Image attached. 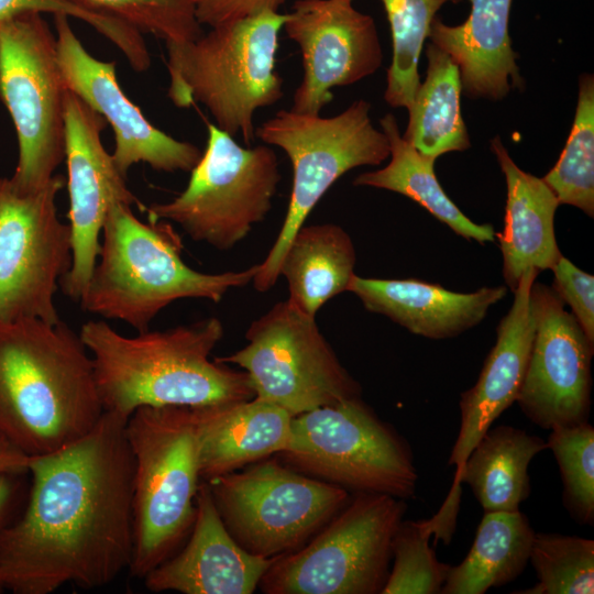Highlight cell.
Listing matches in <instances>:
<instances>
[{"instance_id": "30", "label": "cell", "mask_w": 594, "mask_h": 594, "mask_svg": "<svg viewBox=\"0 0 594 594\" xmlns=\"http://www.w3.org/2000/svg\"><path fill=\"white\" fill-rule=\"evenodd\" d=\"M391 26L393 56L384 99L393 108L413 106L420 85L418 63L432 20L447 2L461 0H381Z\"/></svg>"}, {"instance_id": "7", "label": "cell", "mask_w": 594, "mask_h": 594, "mask_svg": "<svg viewBox=\"0 0 594 594\" xmlns=\"http://www.w3.org/2000/svg\"><path fill=\"white\" fill-rule=\"evenodd\" d=\"M371 105L359 99L341 113L279 110L255 129L266 145L282 148L290 160L293 186L278 235L252 279L257 292L273 288L284 252L318 201L346 172L380 165L389 157V142L370 117Z\"/></svg>"}, {"instance_id": "6", "label": "cell", "mask_w": 594, "mask_h": 594, "mask_svg": "<svg viewBox=\"0 0 594 594\" xmlns=\"http://www.w3.org/2000/svg\"><path fill=\"white\" fill-rule=\"evenodd\" d=\"M125 433L134 459L129 572L144 579L191 530L201 480L198 439L191 408L177 406L138 408Z\"/></svg>"}, {"instance_id": "24", "label": "cell", "mask_w": 594, "mask_h": 594, "mask_svg": "<svg viewBox=\"0 0 594 594\" xmlns=\"http://www.w3.org/2000/svg\"><path fill=\"white\" fill-rule=\"evenodd\" d=\"M491 148L507 186L504 230L496 235L503 277L514 292L524 272L551 270L562 256L554 233V216L560 204L542 178L516 165L498 136L491 141Z\"/></svg>"}, {"instance_id": "4", "label": "cell", "mask_w": 594, "mask_h": 594, "mask_svg": "<svg viewBox=\"0 0 594 594\" xmlns=\"http://www.w3.org/2000/svg\"><path fill=\"white\" fill-rule=\"evenodd\" d=\"M182 238L165 220L143 222L130 205L113 202L106 216L100 251L80 306L138 332L172 302L185 298L219 302L232 288L252 282L258 264L209 274L182 258Z\"/></svg>"}, {"instance_id": "17", "label": "cell", "mask_w": 594, "mask_h": 594, "mask_svg": "<svg viewBox=\"0 0 594 594\" xmlns=\"http://www.w3.org/2000/svg\"><path fill=\"white\" fill-rule=\"evenodd\" d=\"M283 29L302 58L294 111L320 113L333 99L332 88L355 84L382 65L375 22L358 11L352 0H296Z\"/></svg>"}, {"instance_id": "27", "label": "cell", "mask_w": 594, "mask_h": 594, "mask_svg": "<svg viewBox=\"0 0 594 594\" xmlns=\"http://www.w3.org/2000/svg\"><path fill=\"white\" fill-rule=\"evenodd\" d=\"M534 536L520 510L484 513L469 553L450 565L440 594H484L513 582L528 564Z\"/></svg>"}, {"instance_id": "11", "label": "cell", "mask_w": 594, "mask_h": 594, "mask_svg": "<svg viewBox=\"0 0 594 594\" xmlns=\"http://www.w3.org/2000/svg\"><path fill=\"white\" fill-rule=\"evenodd\" d=\"M67 88L56 37L40 12L0 20V101L19 147L11 179L24 190L44 186L64 161Z\"/></svg>"}, {"instance_id": "15", "label": "cell", "mask_w": 594, "mask_h": 594, "mask_svg": "<svg viewBox=\"0 0 594 594\" xmlns=\"http://www.w3.org/2000/svg\"><path fill=\"white\" fill-rule=\"evenodd\" d=\"M64 160L67 165L72 265L62 277L63 293L80 301L100 251L110 206L121 201L145 211L101 141L107 121L74 92L65 96Z\"/></svg>"}, {"instance_id": "13", "label": "cell", "mask_w": 594, "mask_h": 594, "mask_svg": "<svg viewBox=\"0 0 594 594\" xmlns=\"http://www.w3.org/2000/svg\"><path fill=\"white\" fill-rule=\"evenodd\" d=\"M315 318L287 299L277 302L250 324L244 348L215 360L241 367L255 397L293 417L361 397V385L343 367Z\"/></svg>"}, {"instance_id": "35", "label": "cell", "mask_w": 594, "mask_h": 594, "mask_svg": "<svg viewBox=\"0 0 594 594\" xmlns=\"http://www.w3.org/2000/svg\"><path fill=\"white\" fill-rule=\"evenodd\" d=\"M117 19L141 34L148 33L166 44H183L202 35L195 0H70Z\"/></svg>"}, {"instance_id": "31", "label": "cell", "mask_w": 594, "mask_h": 594, "mask_svg": "<svg viewBox=\"0 0 594 594\" xmlns=\"http://www.w3.org/2000/svg\"><path fill=\"white\" fill-rule=\"evenodd\" d=\"M559 204L594 216V77L580 76L578 106L566 144L542 178Z\"/></svg>"}, {"instance_id": "20", "label": "cell", "mask_w": 594, "mask_h": 594, "mask_svg": "<svg viewBox=\"0 0 594 594\" xmlns=\"http://www.w3.org/2000/svg\"><path fill=\"white\" fill-rule=\"evenodd\" d=\"M538 274L530 268L521 275L476 383L461 394V425L448 459L455 470L462 468L476 442L518 397L535 334L530 289Z\"/></svg>"}, {"instance_id": "3", "label": "cell", "mask_w": 594, "mask_h": 594, "mask_svg": "<svg viewBox=\"0 0 594 594\" xmlns=\"http://www.w3.org/2000/svg\"><path fill=\"white\" fill-rule=\"evenodd\" d=\"M102 415L79 333L62 320L0 321V435L9 443L29 458L53 453Z\"/></svg>"}, {"instance_id": "34", "label": "cell", "mask_w": 594, "mask_h": 594, "mask_svg": "<svg viewBox=\"0 0 594 594\" xmlns=\"http://www.w3.org/2000/svg\"><path fill=\"white\" fill-rule=\"evenodd\" d=\"M562 479V503L581 525L594 522V428L588 421L554 427L547 439Z\"/></svg>"}, {"instance_id": "23", "label": "cell", "mask_w": 594, "mask_h": 594, "mask_svg": "<svg viewBox=\"0 0 594 594\" xmlns=\"http://www.w3.org/2000/svg\"><path fill=\"white\" fill-rule=\"evenodd\" d=\"M202 481L283 452L290 437L293 416L258 397L191 408Z\"/></svg>"}, {"instance_id": "29", "label": "cell", "mask_w": 594, "mask_h": 594, "mask_svg": "<svg viewBox=\"0 0 594 594\" xmlns=\"http://www.w3.org/2000/svg\"><path fill=\"white\" fill-rule=\"evenodd\" d=\"M428 68L419 85L409 122L403 138L425 158L470 147L466 127L461 116L462 84L459 67L444 51L429 44L426 50Z\"/></svg>"}, {"instance_id": "10", "label": "cell", "mask_w": 594, "mask_h": 594, "mask_svg": "<svg viewBox=\"0 0 594 594\" xmlns=\"http://www.w3.org/2000/svg\"><path fill=\"white\" fill-rule=\"evenodd\" d=\"M206 148L174 199L145 208L148 219L178 224L194 241L227 251L248 237L272 209L280 182L276 153L263 144L243 147L216 124Z\"/></svg>"}, {"instance_id": "28", "label": "cell", "mask_w": 594, "mask_h": 594, "mask_svg": "<svg viewBox=\"0 0 594 594\" xmlns=\"http://www.w3.org/2000/svg\"><path fill=\"white\" fill-rule=\"evenodd\" d=\"M380 123L389 142L391 161L383 168L359 175L353 185L402 194L464 239L481 244L494 241L497 233L492 224L473 222L447 196L436 177L435 162L425 158L403 138L395 117L387 113Z\"/></svg>"}, {"instance_id": "21", "label": "cell", "mask_w": 594, "mask_h": 594, "mask_svg": "<svg viewBox=\"0 0 594 594\" xmlns=\"http://www.w3.org/2000/svg\"><path fill=\"white\" fill-rule=\"evenodd\" d=\"M348 292L366 310L389 318L414 334L447 339L479 324L488 309L506 296L507 287L455 293L417 278L381 279L354 274Z\"/></svg>"}, {"instance_id": "18", "label": "cell", "mask_w": 594, "mask_h": 594, "mask_svg": "<svg viewBox=\"0 0 594 594\" xmlns=\"http://www.w3.org/2000/svg\"><path fill=\"white\" fill-rule=\"evenodd\" d=\"M59 68L67 90L74 92L110 124L114 133L112 158L127 177L145 163L157 172H190L202 152L154 127L123 92L116 63L94 57L74 33L68 16L54 15Z\"/></svg>"}, {"instance_id": "9", "label": "cell", "mask_w": 594, "mask_h": 594, "mask_svg": "<svg viewBox=\"0 0 594 594\" xmlns=\"http://www.w3.org/2000/svg\"><path fill=\"white\" fill-rule=\"evenodd\" d=\"M405 499L355 493L304 547L276 558L260 581L267 594H382Z\"/></svg>"}, {"instance_id": "2", "label": "cell", "mask_w": 594, "mask_h": 594, "mask_svg": "<svg viewBox=\"0 0 594 594\" xmlns=\"http://www.w3.org/2000/svg\"><path fill=\"white\" fill-rule=\"evenodd\" d=\"M224 330L217 317L134 337L103 320L81 324L103 411L129 418L141 407H204L255 397L246 372L210 360Z\"/></svg>"}, {"instance_id": "12", "label": "cell", "mask_w": 594, "mask_h": 594, "mask_svg": "<svg viewBox=\"0 0 594 594\" xmlns=\"http://www.w3.org/2000/svg\"><path fill=\"white\" fill-rule=\"evenodd\" d=\"M213 503L249 553L276 558L297 550L350 501L349 491L264 459L210 481Z\"/></svg>"}, {"instance_id": "25", "label": "cell", "mask_w": 594, "mask_h": 594, "mask_svg": "<svg viewBox=\"0 0 594 594\" xmlns=\"http://www.w3.org/2000/svg\"><path fill=\"white\" fill-rule=\"evenodd\" d=\"M355 249L346 231L334 223L302 224L289 241L279 266L288 286L287 300L316 317L331 298L348 290L354 275Z\"/></svg>"}, {"instance_id": "32", "label": "cell", "mask_w": 594, "mask_h": 594, "mask_svg": "<svg viewBox=\"0 0 594 594\" xmlns=\"http://www.w3.org/2000/svg\"><path fill=\"white\" fill-rule=\"evenodd\" d=\"M529 561L538 582L514 594H593L594 541L579 536L535 532Z\"/></svg>"}, {"instance_id": "33", "label": "cell", "mask_w": 594, "mask_h": 594, "mask_svg": "<svg viewBox=\"0 0 594 594\" xmlns=\"http://www.w3.org/2000/svg\"><path fill=\"white\" fill-rule=\"evenodd\" d=\"M432 519L402 520L392 541L394 564L382 594H438L450 565L438 561L430 546Z\"/></svg>"}, {"instance_id": "16", "label": "cell", "mask_w": 594, "mask_h": 594, "mask_svg": "<svg viewBox=\"0 0 594 594\" xmlns=\"http://www.w3.org/2000/svg\"><path fill=\"white\" fill-rule=\"evenodd\" d=\"M530 307L535 334L516 402L543 429L588 421L594 344L552 287L535 280Z\"/></svg>"}, {"instance_id": "5", "label": "cell", "mask_w": 594, "mask_h": 594, "mask_svg": "<svg viewBox=\"0 0 594 594\" xmlns=\"http://www.w3.org/2000/svg\"><path fill=\"white\" fill-rule=\"evenodd\" d=\"M285 20L266 11L211 26L191 42L166 44L172 102L204 105L220 130L250 144L255 112L284 95L275 59Z\"/></svg>"}, {"instance_id": "40", "label": "cell", "mask_w": 594, "mask_h": 594, "mask_svg": "<svg viewBox=\"0 0 594 594\" xmlns=\"http://www.w3.org/2000/svg\"><path fill=\"white\" fill-rule=\"evenodd\" d=\"M30 458L0 435V471L29 473Z\"/></svg>"}, {"instance_id": "19", "label": "cell", "mask_w": 594, "mask_h": 594, "mask_svg": "<svg viewBox=\"0 0 594 594\" xmlns=\"http://www.w3.org/2000/svg\"><path fill=\"white\" fill-rule=\"evenodd\" d=\"M276 558L251 554L238 544L221 520L208 482L201 481L186 543L143 580L155 593L251 594Z\"/></svg>"}, {"instance_id": "22", "label": "cell", "mask_w": 594, "mask_h": 594, "mask_svg": "<svg viewBox=\"0 0 594 594\" xmlns=\"http://www.w3.org/2000/svg\"><path fill=\"white\" fill-rule=\"evenodd\" d=\"M512 1L470 0L462 24L431 22L428 37L454 61L469 97L501 100L524 84L508 33Z\"/></svg>"}, {"instance_id": "36", "label": "cell", "mask_w": 594, "mask_h": 594, "mask_svg": "<svg viewBox=\"0 0 594 594\" xmlns=\"http://www.w3.org/2000/svg\"><path fill=\"white\" fill-rule=\"evenodd\" d=\"M552 288L560 299L570 306L572 315L594 344V277L580 270L563 255L551 268Z\"/></svg>"}, {"instance_id": "26", "label": "cell", "mask_w": 594, "mask_h": 594, "mask_svg": "<svg viewBox=\"0 0 594 594\" xmlns=\"http://www.w3.org/2000/svg\"><path fill=\"white\" fill-rule=\"evenodd\" d=\"M547 441L507 425L490 428L453 481L466 483L484 513L518 512L531 492L528 468Z\"/></svg>"}, {"instance_id": "39", "label": "cell", "mask_w": 594, "mask_h": 594, "mask_svg": "<svg viewBox=\"0 0 594 594\" xmlns=\"http://www.w3.org/2000/svg\"><path fill=\"white\" fill-rule=\"evenodd\" d=\"M28 473L0 471V532L20 514L25 501V480Z\"/></svg>"}, {"instance_id": "14", "label": "cell", "mask_w": 594, "mask_h": 594, "mask_svg": "<svg viewBox=\"0 0 594 594\" xmlns=\"http://www.w3.org/2000/svg\"><path fill=\"white\" fill-rule=\"evenodd\" d=\"M65 179L24 190L0 178V321H61L54 296L72 265V233L57 212Z\"/></svg>"}, {"instance_id": "1", "label": "cell", "mask_w": 594, "mask_h": 594, "mask_svg": "<svg viewBox=\"0 0 594 594\" xmlns=\"http://www.w3.org/2000/svg\"><path fill=\"white\" fill-rule=\"evenodd\" d=\"M127 420L103 411L81 439L30 458L26 504L0 532V593L92 590L129 571L134 459Z\"/></svg>"}, {"instance_id": "8", "label": "cell", "mask_w": 594, "mask_h": 594, "mask_svg": "<svg viewBox=\"0 0 594 594\" xmlns=\"http://www.w3.org/2000/svg\"><path fill=\"white\" fill-rule=\"evenodd\" d=\"M288 466L355 493L415 496L418 472L407 441L362 400L345 399L293 417Z\"/></svg>"}, {"instance_id": "38", "label": "cell", "mask_w": 594, "mask_h": 594, "mask_svg": "<svg viewBox=\"0 0 594 594\" xmlns=\"http://www.w3.org/2000/svg\"><path fill=\"white\" fill-rule=\"evenodd\" d=\"M286 0H195L199 23L216 26L266 11L277 12Z\"/></svg>"}, {"instance_id": "37", "label": "cell", "mask_w": 594, "mask_h": 594, "mask_svg": "<svg viewBox=\"0 0 594 594\" xmlns=\"http://www.w3.org/2000/svg\"><path fill=\"white\" fill-rule=\"evenodd\" d=\"M47 12L79 19L109 41H116L122 33L120 21L87 10L70 0H0V20L22 12Z\"/></svg>"}]
</instances>
